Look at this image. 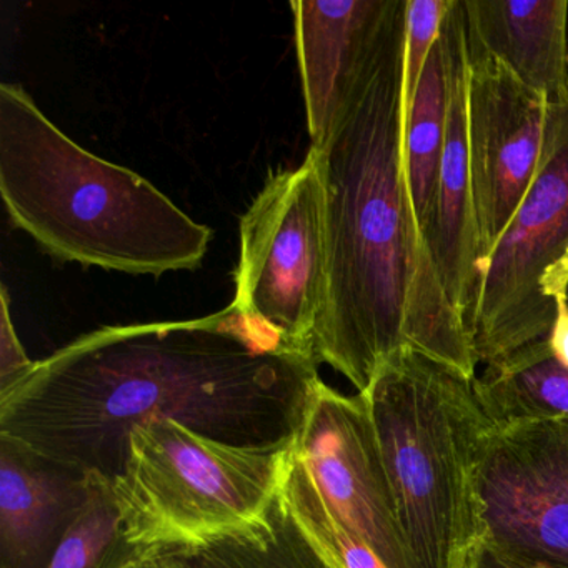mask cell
I'll return each instance as SVG.
<instances>
[{
  "mask_svg": "<svg viewBox=\"0 0 568 568\" xmlns=\"http://www.w3.org/2000/svg\"><path fill=\"white\" fill-rule=\"evenodd\" d=\"M317 365L234 304L192 321L112 325L2 388L0 435L112 480L132 428L149 422H182L235 445L292 437L321 378Z\"/></svg>",
  "mask_w": 568,
  "mask_h": 568,
  "instance_id": "cell-1",
  "label": "cell"
},
{
  "mask_svg": "<svg viewBox=\"0 0 568 568\" xmlns=\"http://www.w3.org/2000/svg\"><path fill=\"white\" fill-rule=\"evenodd\" d=\"M407 0H394L317 151L325 195V298L312 351L367 390L408 347L467 378L477 358L415 217L404 161Z\"/></svg>",
  "mask_w": 568,
  "mask_h": 568,
  "instance_id": "cell-2",
  "label": "cell"
},
{
  "mask_svg": "<svg viewBox=\"0 0 568 568\" xmlns=\"http://www.w3.org/2000/svg\"><path fill=\"white\" fill-rule=\"evenodd\" d=\"M0 194L16 227L62 262L161 277L201 267L212 241L207 225L75 144L12 82L0 85Z\"/></svg>",
  "mask_w": 568,
  "mask_h": 568,
  "instance_id": "cell-3",
  "label": "cell"
},
{
  "mask_svg": "<svg viewBox=\"0 0 568 568\" xmlns=\"http://www.w3.org/2000/svg\"><path fill=\"white\" fill-rule=\"evenodd\" d=\"M377 432L412 568H464L484 537L478 467L491 424L474 381L414 348L362 392Z\"/></svg>",
  "mask_w": 568,
  "mask_h": 568,
  "instance_id": "cell-4",
  "label": "cell"
},
{
  "mask_svg": "<svg viewBox=\"0 0 568 568\" xmlns=\"http://www.w3.org/2000/svg\"><path fill=\"white\" fill-rule=\"evenodd\" d=\"M292 442L235 445L178 420L138 425L112 478L125 541L189 550L252 527L277 495Z\"/></svg>",
  "mask_w": 568,
  "mask_h": 568,
  "instance_id": "cell-5",
  "label": "cell"
},
{
  "mask_svg": "<svg viewBox=\"0 0 568 568\" xmlns=\"http://www.w3.org/2000/svg\"><path fill=\"white\" fill-rule=\"evenodd\" d=\"M568 304V105L555 104L537 178L481 265L467 322L477 362L547 338Z\"/></svg>",
  "mask_w": 568,
  "mask_h": 568,
  "instance_id": "cell-6",
  "label": "cell"
},
{
  "mask_svg": "<svg viewBox=\"0 0 568 568\" xmlns=\"http://www.w3.org/2000/svg\"><path fill=\"white\" fill-rule=\"evenodd\" d=\"M325 268L324 182L317 151L311 149L297 169L268 175L242 215L232 304L245 317L314 354Z\"/></svg>",
  "mask_w": 568,
  "mask_h": 568,
  "instance_id": "cell-7",
  "label": "cell"
},
{
  "mask_svg": "<svg viewBox=\"0 0 568 568\" xmlns=\"http://www.w3.org/2000/svg\"><path fill=\"white\" fill-rule=\"evenodd\" d=\"M295 445L338 520L387 568H412L371 412L318 378Z\"/></svg>",
  "mask_w": 568,
  "mask_h": 568,
  "instance_id": "cell-8",
  "label": "cell"
},
{
  "mask_svg": "<svg viewBox=\"0 0 568 568\" xmlns=\"http://www.w3.org/2000/svg\"><path fill=\"white\" fill-rule=\"evenodd\" d=\"M467 61L468 162L484 265L537 178L558 102L468 45Z\"/></svg>",
  "mask_w": 568,
  "mask_h": 568,
  "instance_id": "cell-9",
  "label": "cell"
},
{
  "mask_svg": "<svg viewBox=\"0 0 568 568\" xmlns=\"http://www.w3.org/2000/svg\"><path fill=\"white\" fill-rule=\"evenodd\" d=\"M478 497L481 538L568 565V418L490 427Z\"/></svg>",
  "mask_w": 568,
  "mask_h": 568,
  "instance_id": "cell-10",
  "label": "cell"
},
{
  "mask_svg": "<svg viewBox=\"0 0 568 568\" xmlns=\"http://www.w3.org/2000/svg\"><path fill=\"white\" fill-rule=\"evenodd\" d=\"M444 26L450 41V118L425 241L445 294L467 327L480 285L481 255L468 162V61L462 0H454Z\"/></svg>",
  "mask_w": 568,
  "mask_h": 568,
  "instance_id": "cell-11",
  "label": "cell"
},
{
  "mask_svg": "<svg viewBox=\"0 0 568 568\" xmlns=\"http://www.w3.org/2000/svg\"><path fill=\"white\" fill-rule=\"evenodd\" d=\"M394 0H294L295 45L312 148L324 144Z\"/></svg>",
  "mask_w": 568,
  "mask_h": 568,
  "instance_id": "cell-12",
  "label": "cell"
},
{
  "mask_svg": "<svg viewBox=\"0 0 568 568\" xmlns=\"http://www.w3.org/2000/svg\"><path fill=\"white\" fill-rule=\"evenodd\" d=\"M88 494V474L0 435V568H48Z\"/></svg>",
  "mask_w": 568,
  "mask_h": 568,
  "instance_id": "cell-13",
  "label": "cell"
},
{
  "mask_svg": "<svg viewBox=\"0 0 568 568\" xmlns=\"http://www.w3.org/2000/svg\"><path fill=\"white\" fill-rule=\"evenodd\" d=\"M467 45L548 101L561 102L567 0H462Z\"/></svg>",
  "mask_w": 568,
  "mask_h": 568,
  "instance_id": "cell-14",
  "label": "cell"
},
{
  "mask_svg": "<svg viewBox=\"0 0 568 568\" xmlns=\"http://www.w3.org/2000/svg\"><path fill=\"white\" fill-rule=\"evenodd\" d=\"M474 392L491 427L568 418V368L547 338L487 365Z\"/></svg>",
  "mask_w": 568,
  "mask_h": 568,
  "instance_id": "cell-15",
  "label": "cell"
},
{
  "mask_svg": "<svg viewBox=\"0 0 568 568\" xmlns=\"http://www.w3.org/2000/svg\"><path fill=\"white\" fill-rule=\"evenodd\" d=\"M450 101V41L445 26H442L440 38L432 49L417 91L404 111L405 172L415 217L424 237L430 222L438 169L447 139Z\"/></svg>",
  "mask_w": 568,
  "mask_h": 568,
  "instance_id": "cell-16",
  "label": "cell"
},
{
  "mask_svg": "<svg viewBox=\"0 0 568 568\" xmlns=\"http://www.w3.org/2000/svg\"><path fill=\"white\" fill-rule=\"evenodd\" d=\"M182 568H335L302 534L278 487L262 520L205 547L168 550Z\"/></svg>",
  "mask_w": 568,
  "mask_h": 568,
  "instance_id": "cell-17",
  "label": "cell"
},
{
  "mask_svg": "<svg viewBox=\"0 0 568 568\" xmlns=\"http://www.w3.org/2000/svg\"><path fill=\"white\" fill-rule=\"evenodd\" d=\"M281 494L302 534L328 564L335 568H387L338 520L297 450L295 435L282 475Z\"/></svg>",
  "mask_w": 568,
  "mask_h": 568,
  "instance_id": "cell-18",
  "label": "cell"
},
{
  "mask_svg": "<svg viewBox=\"0 0 568 568\" xmlns=\"http://www.w3.org/2000/svg\"><path fill=\"white\" fill-rule=\"evenodd\" d=\"M88 475V500L48 568H112L134 548L125 541L111 478Z\"/></svg>",
  "mask_w": 568,
  "mask_h": 568,
  "instance_id": "cell-19",
  "label": "cell"
},
{
  "mask_svg": "<svg viewBox=\"0 0 568 568\" xmlns=\"http://www.w3.org/2000/svg\"><path fill=\"white\" fill-rule=\"evenodd\" d=\"M454 0H407L405 26L404 111L410 104L432 49Z\"/></svg>",
  "mask_w": 568,
  "mask_h": 568,
  "instance_id": "cell-20",
  "label": "cell"
},
{
  "mask_svg": "<svg viewBox=\"0 0 568 568\" xmlns=\"http://www.w3.org/2000/svg\"><path fill=\"white\" fill-rule=\"evenodd\" d=\"M0 390L14 384L16 381L31 371L34 361L28 354L19 341L14 322L11 318L9 308L8 288L2 287L0 294Z\"/></svg>",
  "mask_w": 568,
  "mask_h": 568,
  "instance_id": "cell-21",
  "label": "cell"
},
{
  "mask_svg": "<svg viewBox=\"0 0 568 568\" xmlns=\"http://www.w3.org/2000/svg\"><path fill=\"white\" fill-rule=\"evenodd\" d=\"M464 568H568V565L520 554L480 538L468 551Z\"/></svg>",
  "mask_w": 568,
  "mask_h": 568,
  "instance_id": "cell-22",
  "label": "cell"
},
{
  "mask_svg": "<svg viewBox=\"0 0 568 568\" xmlns=\"http://www.w3.org/2000/svg\"><path fill=\"white\" fill-rule=\"evenodd\" d=\"M112 568H182L174 554L161 548H132L115 567Z\"/></svg>",
  "mask_w": 568,
  "mask_h": 568,
  "instance_id": "cell-23",
  "label": "cell"
},
{
  "mask_svg": "<svg viewBox=\"0 0 568 568\" xmlns=\"http://www.w3.org/2000/svg\"><path fill=\"white\" fill-rule=\"evenodd\" d=\"M548 344L555 357L568 368V304L565 298H558L554 325L547 335Z\"/></svg>",
  "mask_w": 568,
  "mask_h": 568,
  "instance_id": "cell-24",
  "label": "cell"
},
{
  "mask_svg": "<svg viewBox=\"0 0 568 568\" xmlns=\"http://www.w3.org/2000/svg\"><path fill=\"white\" fill-rule=\"evenodd\" d=\"M561 104L568 105V0L567 16H565V69H564V98Z\"/></svg>",
  "mask_w": 568,
  "mask_h": 568,
  "instance_id": "cell-25",
  "label": "cell"
}]
</instances>
